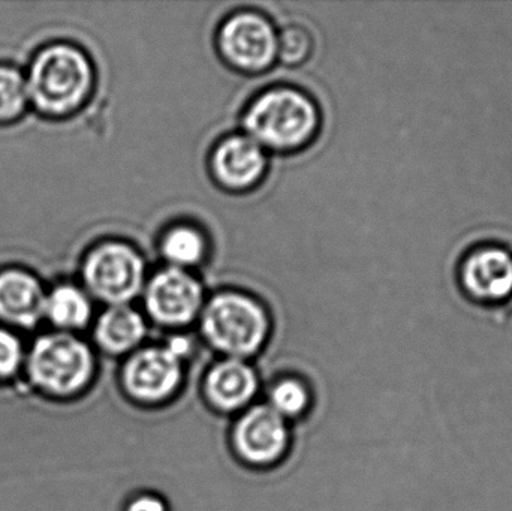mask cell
Wrapping results in <instances>:
<instances>
[{
  "label": "cell",
  "instance_id": "cell-3",
  "mask_svg": "<svg viewBox=\"0 0 512 511\" xmlns=\"http://www.w3.org/2000/svg\"><path fill=\"white\" fill-rule=\"evenodd\" d=\"M318 111L303 93L274 89L256 98L245 114L249 138L270 149H295L315 134Z\"/></svg>",
  "mask_w": 512,
  "mask_h": 511
},
{
  "label": "cell",
  "instance_id": "cell-21",
  "mask_svg": "<svg viewBox=\"0 0 512 511\" xmlns=\"http://www.w3.org/2000/svg\"><path fill=\"white\" fill-rule=\"evenodd\" d=\"M128 511H167L165 504L159 498L152 497V495H143L138 497L137 500L132 501Z\"/></svg>",
  "mask_w": 512,
  "mask_h": 511
},
{
  "label": "cell",
  "instance_id": "cell-20",
  "mask_svg": "<svg viewBox=\"0 0 512 511\" xmlns=\"http://www.w3.org/2000/svg\"><path fill=\"white\" fill-rule=\"evenodd\" d=\"M26 362L23 345L17 336L0 329V381L11 380Z\"/></svg>",
  "mask_w": 512,
  "mask_h": 511
},
{
  "label": "cell",
  "instance_id": "cell-19",
  "mask_svg": "<svg viewBox=\"0 0 512 511\" xmlns=\"http://www.w3.org/2000/svg\"><path fill=\"white\" fill-rule=\"evenodd\" d=\"M309 396L297 381H282L271 392V408L282 417H294L306 408Z\"/></svg>",
  "mask_w": 512,
  "mask_h": 511
},
{
  "label": "cell",
  "instance_id": "cell-2",
  "mask_svg": "<svg viewBox=\"0 0 512 511\" xmlns=\"http://www.w3.org/2000/svg\"><path fill=\"white\" fill-rule=\"evenodd\" d=\"M24 363L33 386L51 398H71L83 392L95 371L90 348L66 332L41 336Z\"/></svg>",
  "mask_w": 512,
  "mask_h": 511
},
{
  "label": "cell",
  "instance_id": "cell-7",
  "mask_svg": "<svg viewBox=\"0 0 512 511\" xmlns=\"http://www.w3.org/2000/svg\"><path fill=\"white\" fill-rule=\"evenodd\" d=\"M203 305V288L185 270L170 267L149 282L146 306L150 317L164 326L191 323Z\"/></svg>",
  "mask_w": 512,
  "mask_h": 511
},
{
  "label": "cell",
  "instance_id": "cell-15",
  "mask_svg": "<svg viewBox=\"0 0 512 511\" xmlns=\"http://www.w3.org/2000/svg\"><path fill=\"white\" fill-rule=\"evenodd\" d=\"M89 297L72 285H60L45 296L44 318L63 330L81 329L89 323Z\"/></svg>",
  "mask_w": 512,
  "mask_h": 511
},
{
  "label": "cell",
  "instance_id": "cell-17",
  "mask_svg": "<svg viewBox=\"0 0 512 511\" xmlns=\"http://www.w3.org/2000/svg\"><path fill=\"white\" fill-rule=\"evenodd\" d=\"M27 95L26 78L12 68H0V120L17 117L24 110Z\"/></svg>",
  "mask_w": 512,
  "mask_h": 511
},
{
  "label": "cell",
  "instance_id": "cell-5",
  "mask_svg": "<svg viewBox=\"0 0 512 511\" xmlns=\"http://www.w3.org/2000/svg\"><path fill=\"white\" fill-rule=\"evenodd\" d=\"M84 282L93 296L113 306L126 305L144 285V261L125 243L110 242L87 255Z\"/></svg>",
  "mask_w": 512,
  "mask_h": 511
},
{
  "label": "cell",
  "instance_id": "cell-11",
  "mask_svg": "<svg viewBox=\"0 0 512 511\" xmlns=\"http://www.w3.org/2000/svg\"><path fill=\"white\" fill-rule=\"evenodd\" d=\"M262 147L252 138H227L216 147L212 167L216 179L228 189H246L254 186L265 171Z\"/></svg>",
  "mask_w": 512,
  "mask_h": 511
},
{
  "label": "cell",
  "instance_id": "cell-10",
  "mask_svg": "<svg viewBox=\"0 0 512 511\" xmlns=\"http://www.w3.org/2000/svg\"><path fill=\"white\" fill-rule=\"evenodd\" d=\"M462 284L478 302L505 299L512 291V258L493 246L472 252L462 266Z\"/></svg>",
  "mask_w": 512,
  "mask_h": 511
},
{
  "label": "cell",
  "instance_id": "cell-8",
  "mask_svg": "<svg viewBox=\"0 0 512 511\" xmlns=\"http://www.w3.org/2000/svg\"><path fill=\"white\" fill-rule=\"evenodd\" d=\"M126 390L140 401L168 398L179 387L182 366L168 348H149L135 354L125 368Z\"/></svg>",
  "mask_w": 512,
  "mask_h": 511
},
{
  "label": "cell",
  "instance_id": "cell-14",
  "mask_svg": "<svg viewBox=\"0 0 512 511\" xmlns=\"http://www.w3.org/2000/svg\"><path fill=\"white\" fill-rule=\"evenodd\" d=\"M146 335V324L135 309L111 306L96 324V342L110 353L120 354L137 347Z\"/></svg>",
  "mask_w": 512,
  "mask_h": 511
},
{
  "label": "cell",
  "instance_id": "cell-18",
  "mask_svg": "<svg viewBox=\"0 0 512 511\" xmlns=\"http://www.w3.org/2000/svg\"><path fill=\"white\" fill-rule=\"evenodd\" d=\"M310 51H312V38L303 27H286L277 36V57L286 65L304 62Z\"/></svg>",
  "mask_w": 512,
  "mask_h": 511
},
{
  "label": "cell",
  "instance_id": "cell-13",
  "mask_svg": "<svg viewBox=\"0 0 512 511\" xmlns=\"http://www.w3.org/2000/svg\"><path fill=\"white\" fill-rule=\"evenodd\" d=\"M206 389L213 405L221 410H237L255 395L256 377L246 363L231 359L210 371Z\"/></svg>",
  "mask_w": 512,
  "mask_h": 511
},
{
  "label": "cell",
  "instance_id": "cell-6",
  "mask_svg": "<svg viewBox=\"0 0 512 511\" xmlns=\"http://www.w3.org/2000/svg\"><path fill=\"white\" fill-rule=\"evenodd\" d=\"M219 47L231 65L242 71L258 72L268 68L277 57V35L262 15L240 12L222 26Z\"/></svg>",
  "mask_w": 512,
  "mask_h": 511
},
{
  "label": "cell",
  "instance_id": "cell-1",
  "mask_svg": "<svg viewBox=\"0 0 512 511\" xmlns=\"http://www.w3.org/2000/svg\"><path fill=\"white\" fill-rule=\"evenodd\" d=\"M92 80V66L80 50L54 45L33 60L26 78L27 95L45 113H68L83 104Z\"/></svg>",
  "mask_w": 512,
  "mask_h": 511
},
{
  "label": "cell",
  "instance_id": "cell-4",
  "mask_svg": "<svg viewBox=\"0 0 512 511\" xmlns=\"http://www.w3.org/2000/svg\"><path fill=\"white\" fill-rule=\"evenodd\" d=\"M203 332L216 350L234 357L251 356L267 338V315L251 297L219 294L204 309Z\"/></svg>",
  "mask_w": 512,
  "mask_h": 511
},
{
  "label": "cell",
  "instance_id": "cell-9",
  "mask_svg": "<svg viewBox=\"0 0 512 511\" xmlns=\"http://www.w3.org/2000/svg\"><path fill=\"white\" fill-rule=\"evenodd\" d=\"M237 450L252 464L276 461L288 443L285 419L271 407H255L240 419L234 434Z\"/></svg>",
  "mask_w": 512,
  "mask_h": 511
},
{
  "label": "cell",
  "instance_id": "cell-16",
  "mask_svg": "<svg viewBox=\"0 0 512 511\" xmlns=\"http://www.w3.org/2000/svg\"><path fill=\"white\" fill-rule=\"evenodd\" d=\"M162 254L176 269L195 266L206 255V240L200 231L192 227H176L165 234Z\"/></svg>",
  "mask_w": 512,
  "mask_h": 511
},
{
  "label": "cell",
  "instance_id": "cell-12",
  "mask_svg": "<svg viewBox=\"0 0 512 511\" xmlns=\"http://www.w3.org/2000/svg\"><path fill=\"white\" fill-rule=\"evenodd\" d=\"M45 294L33 276L18 270L0 273V320L32 329L44 318Z\"/></svg>",
  "mask_w": 512,
  "mask_h": 511
}]
</instances>
